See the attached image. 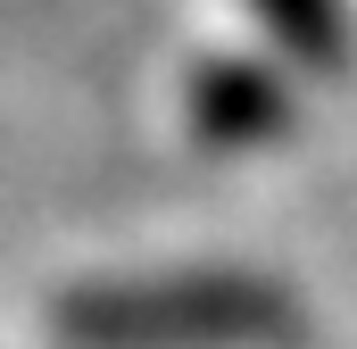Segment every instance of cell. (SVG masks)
Masks as SVG:
<instances>
[{
    "label": "cell",
    "mask_w": 357,
    "mask_h": 349,
    "mask_svg": "<svg viewBox=\"0 0 357 349\" xmlns=\"http://www.w3.org/2000/svg\"><path fill=\"white\" fill-rule=\"evenodd\" d=\"M75 349H258L291 333V308L241 274H183V283H100L59 308Z\"/></svg>",
    "instance_id": "1"
}]
</instances>
